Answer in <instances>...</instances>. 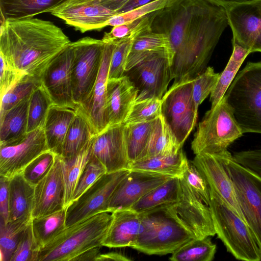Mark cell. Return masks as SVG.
I'll list each match as a JSON object with an SVG mask.
<instances>
[{"instance_id":"obj_1","label":"cell","mask_w":261,"mask_h":261,"mask_svg":"<svg viewBox=\"0 0 261 261\" xmlns=\"http://www.w3.org/2000/svg\"><path fill=\"white\" fill-rule=\"evenodd\" d=\"M228 25L225 8L209 0H173L159 10L151 29L169 40L174 53L172 79L194 78L204 71Z\"/></svg>"},{"instance_id":"obj_2","label":"cell","mask_w":261,"mask_h":261,"mask_svg":"<svg viewBox=\"0 0 261 261\" xmlns=\"http://www.w3.org/2000/svg\"><path fill=\"white\" fill-rule=\"evenodd\" d=\"M71 42L48 20L33 17L1 21L0 55L11 67L40 81L48 66Z\"/></svg>"},{"instance_id":"obj_3","label":"cell","mask_w":261,"mask_h":261,"mask_svg":"<svg viewBox=\"0 0 261 261\" xmlns=\"http://www.w3.org/2000/svg\"><path fill=\"white\" fill-rule=\"evenodd\" d=\"M112 220V213L105 212L66 227L37 251L35 261H73L86 251L102 246Z\"/></svg>"},{"instance_id":"obj_4","label":"cell","mask_w":261,"mask_h":261,"mask_svg":"<svg viewBox=\"0 0 261 261\" xmlns=\"http://www.w3.org/2000/svg\"><path fill=\"white\" fill-rule=\"evenodd\" d=\"M167 206L140 213L141 233L130 248L148 255H163L173 253L196 239Z\"/></svg>"},{"instance_id":"obj_5","label":"cell","mask_w":261,"mask_h":261,"mask_svg":"<svg viewBox=\"0 0 261 261\" xmlns=\"http://www.w3.org/2000/svg\"><path fill=\"white\" fill-rule=\"evenodd\" d=\"M224 96L243 133L261 134V61L248 62Z\"/></svg>"},{"instance_id":"obj_6","label":"cell","mask_w":261,"mask_h":261,"mask_svg":"<svg viewBox=\"0 0 261 261\" xmlns=\"http://www.w3.org/2000/svg\"><path fill=\"white\" fill-rule=\"evenodd\" d=\"M210 194L208 206L216 234L227 251L239 260H261L257 244L245 220L210 189Z\"/></svg>"},{"instance_id":"obj_7","label":"cell","mask_w":261,"mask_h":261,"mask_svg":"<svg viewBox=\"0 0 261 261\" xmlns=\"http://www.w3.org/2000/svg\"><path fill=\"white\" fill-rule=\"evenodd\" d=\"M243 134L224 96L214 108L206 112L199 123L191 149L195 154H219L227 150L228 147Z\"/></svg>"},{"instance_id":"obj_8","label":"cell","mask_w":261,"mask_h":261,"mask_svg":"<svg viewBox=\"0 0 261 261\" xmlns=\"http://www.w3.org/2000/svg\"><path fill=\"white\" fill-rule=\"evenodd\" d=\"M214 155L231 179L243 218L261 254V178L237 163L228 150Z\"/></svg>"},{"instance_id":"obj_9","label":"cell","mask_w":261,"mask_h":261,"mask_svg":"<svg viewBox=\"0 0 261 261\" xmlns=\"http://www.w3.org/2000/svg\"><path fill=\"white\" fill-rule=\"evenodd\" d=\"M193 79L174 81L161 99L162 114L181 147L198 117V108L193 96Z\"/></svg>"},{"instance_id":"obj_10","label":"cell","mask_w":261,"mask_h":261,"mask_svg":"<svg viewBox=\"0 0 261 261\" xmlns=\"http://www.w3.org/2000/svg\"><path fill=\"white\" fill-rule=\"evenodd\" d=\"M71 45L74 53L73 98L80 108L87 102L93 92L100 68L105 43L101 39L86 37L71 42Z\"/></svg>"},{"instance_id":"obj_11","label":"cell","mask_w":261,"mask_h":261,"mask_svg":"<svg viewBox=\"0 0 261 261\" xmlns=\"http://www.w3.org/2000/svg\"><path fill=\"white\" fill-rule=\"evenodd\" d=\"M174 55L171 48L161 49L151 53L125 72L138 90L136 99H162L172 80L171 68Z\"/></svg>"},{"instance_id":"obj_12","label":"cell","mask_w":261,"mask_h":261,"mask_svg":"<svg viewBox=\"0 0 261 261\" xmlns=\"http://www.w3.org/2000/svg\"><path fill=\"white\" fill-rule=\"evenodd\" d=\"M124 169L107 173L66 207V227L99 213L109 212V204L115 189L128 173Z\"/></svg>"},{"instance_id":"obj_13","label":"cell","mask_w":261,"mask_h":261,"mask_svg":"<svg viewBox=\"0 0 261 261\" xmlns=\"http://www.w3.org/2000/svg\"><path fill=\"white\" fill-rule=\"evenodd\" d=\"M178 200L167 206L168 210L196 239L214 236L216 231L208 205L206 204L187 184L179 178Z\"/></svg>"},{"instance_id":"obj_14","label":"cell","mask_w":261,"mask_h":261,"mask_svg":"<svg viewBox=\"0 0 261 261\" xmlns=\"http://www.w3.org/2000/svg\"><path fill=\"white\" fill-rule=\"evenodd\" d=\"M232 33V44L261 53V0L225 8Z\"/></svg>"},{"instance_id":"obj_15","label":"cell","mask_w":261,"mask_h":261,"mask_svg":"<svg viewBox=\"0 0 261 261\" xmlns=\"http://www.w3.org/2000/svg\"><path fill=\"white\" fill-rule=\"evenodd\" d=\"M48 150L43 127L28 133L14 142L0 145V176L10 179L21 173L30 163Z\"/></svg>"},{"instance_id":"obj_16","label":"cell","mask_w":261,"mask_h":261,"mask_svg":"<svg viewBox=\"0 0 261 261\" xmlns=\"http://www.w3.org/2000/svg\"><path fill=\"white\" fill-rule=\"evenodd\" d=\"M73 58V50L70 43L50 63L42 75L41 85L53 105L77 108L73 100L72 93Z\"/></svg>"},{"instance_id":"obj_17","label":"cell","mask_w":261,"mask_h":261,"mask_svg":"<svg viewBox=\"0 0 261 261\" xmlns=\"http://www.w3.org/2000/svg\"><path fill=\"white\" fill-rule=\"evenodd\" d=\"M171 177L159 173L129 170L114 191L109 204V212L130 208L142 197Z\"/></svg>"},{"instance_id":"obj_18","label":"cell","mask_w":261,"mask_h":261,"mask_svg":"<svg viewBox=\"0 0 261 261\" xmlns=\"http://www.w3.org/2000/svg\"><path fill=\"white\" fill-rule=\"evenodd\" d=\"M93 154L107 173L128 169L129 161L124 135V124L108 126L94 137Z\"/></svg>"},{"instance_id":"obj_19","label":"cell","mask_w":261,"mask_h":261,"mask_svg":"<svg viewBox=\"0 0 261 261\" xmlns=\"http://www.w3.org/2000/svg\"><path fill=\"white\" fill-rule=\"evenodd\" d=\"M49 13L82 33L102 29L108 20L117 14L99 1L80 5L63 4Z\"/></svg>"},{"instance_id":"obj_20","label":"cell","mask_w":261,"mask_h":261,"mask_svg":"<svg viewBox=\"0 0 261 261\" xmlns=\"http://www.w3.org/2000/svg\"><path fill=\"white\" fill-rule=\"evenodd\" d=\"M64 194L61 161L60 156L57 155L50 170L35 186L33 218L64 208Z\"/></svg>"},{"instance_id":"obj_21","label":"cell","mask_w":261,"mask_h":261,"mask_svg":"<svg viewBox=\"0 0 261 261\" xmlns=\"http://www.w3.org/2000/svg\"><path fill=\"white\" fill-rule=\"evenodd\" d=\"M192 162L206 181L209 188L244 219L233 182L219 158L214 154L201 153L195 154Z\"/></svg>"},{"instance_id":"obj_22","label":"cell","mask_w":261,"mask_h":261,"mask_svg":"<svg viewBox=\"0 0 261 261\" xmlns=\"http://www.w3.org/2000/svg\"><path fill=\"white\" fill-rule=\"evenodd\" d=\"M115 46V44L105 43L100 68L92 94L83 106L76 109L88 120L96 135L109 126L105 112L106 90Z\"/></svg>"},{"instance_id":"obj_23","label":"cell","mask_w":261,"mask_h":261,"mask_svg":"<svg viewBox=\"0 0 261 261\" xmlns=\"http://www.w3.org/2000/svg\"><path fill=\"white\" fill-rule=\"evenodd\" d=\"M138 92V89L126 75L118 79L108 80L105 112L109 126L124 123Z\"/></svg>"},{"instance_id":"obj_24","label":"cell","mask_w":261,"mask_h":261,"mask_svg":"<svg viewBox=\"0 0 261 261\" xmlns=\"http://www.w3.org/2000/svg\"><path fill=\"white\" fill-rule=\"evenodd\" d=\"M112 213V220L102 246L109 248L131 247L142 229L141 217L130 208L117 210Z\"/></svg>"},{"instance_id":"obj_25","label":"cell","mask_w":261,"mask_h":261,"mask_svg":"<svg viewBox=\"0 0 261 261\" xmlns=\"http://www.w3.org/2000/svg\"><path fill=\"white\" fill-rule=\"evenodd\" d=\"M35 186L28 182L21 173L10 179V206L8 222L28 225L32 221Z\"/></svg>"},{"instance_id":"obj_26","label":"cell","mask_w":261,"mask_h":261,"mask_svg":"<svg viewBox=\"0 0 261 261\" xmlns=\"http://www.w3.org/2000/svg\"><path fill=\"white\" fill-rule=\"evenodd\" d=\"M77 112L76 109L52 104L47 114L43 130L48 149L61 155L69 127Z\"/></svg>"},{"instance_id":"obj_27","label":"cell","mask_w":261,"mask_h":261,"mask_svg":"<svg viewBox=\"0 0 261 261\" xmlns=\"http://www.w3.org/2000/svg\"><path fill=\"white\" fill-rule=\"evenodd\" d=\"M30 95L14 106L0 118V145L14 142L27 134Z\"/></svg>"},{"instance_id":"obj_28","label":"cell","mask_w":261,"mask_h":261,"mask_svg":"<svg viewBox=\"0 0 261 261\" xmlns=\"http://www.w3.org/2000/svg\"><path fill=\"white\" fill-rule=\"evenodd\" d=\"M68 0H0L1 21L33 18L49 12Z\"/></svg>"},{"instance_id":"obj_29","label":"cell","mask_w":261,"mask_h":261,"mask_svg":"<svg viewBox=\"0 0 261 261\" xmlns=\"http://www.w3.org/2000/svg\"><path fill=\"white\" fill-rule=\"evenodd\" d=\"M188 160L181 148L177 153L139 160L129 165V170H138L181 178Z\"/></svg>"},{"instance_id":"obj_30","label":"cell","mask_w":261,"mask_h":261,"mask_svg":"<svg viewBox=\"0 0 261 261\" xmlns=\"http://www.w3.org/2000/svg\"><path fill=\"white\" fill-rule=\"evenodd\" d=\"M94 137L76 155L68 158L60 156L65 188L64 208L72 202L73 195L80 177L93 155Z\"/></svg>"},{"instance_id":"obj_31","label":"cell","mask_w":261,"mask_h":261,"mask_svg":"<svg viewBox=\"0 0 261 261\" xmlns=\"http://www.w3.org/2000/svg\"><path fill=\"white\" fill-rule=\"evenodd\" d=\"M179 192V178H170L147 193L130 209L141 213L174 204L178 200Z\"/></svg>"},{"instance_id":"obj_32","label":"cell","mask_w":261,"mask_h":261,"mask_svg":"<svg viewBox=\"0 0 261 261\" xmlns=\"http://www.w3.org/2000/svg\"><path fill=\"white\" fill-rule=\"evenodd\" d=\"M155 121V119L124 124V135L130 164L145 157Z\"/></svg>"},{"instance_id":"obj_33","label":"cell","mask_w":261,"mask_h":261,"mask_svg":"<svg viewBox=\"0 0 261 261\" xmlns=\"http://www.w3.org/2000/svg\"><path fill=\"white\" fill-rule=\"evenodd\" d=\"M164 48H171L168 37L162 33L148 31L135 37L127 57L125 72L151 53Z\"/></svg>"},{"instance_id":"obj_34","label":"cell","mask_w":261,"mask_h":261,"mask_svg":"<svg viewBox=\"0 0 261 261\" xmlns=\"http://www.w3.org/2000/svg\"><path fill=\"white\" fill-rule=\"evenodd\" d=\"M95 135L96 134L88 120L77 110L66 135L60 156L68 158L76 155Z\"/></svg>"},{"instance_id":"obj_35","label":"cell","mask_w":261,"mask_h":261,"mask_svg":"<svg viewBox=\"0 0 261 261\" xmlns=\"http://www.w3.org/2000/svg\"><path fill=\"white\" fill-rule=\"evenodd\" d=\"M66 208H63L32 219V228L37 251L66 227Z\"/></svg>"},{"instance_id":"obj_36","label":"cell","mask_w":261,"mask_h":261,"mask_svg":"<svg viewBox=\"0 0 261 261\" xmlns=\"http://www.w3.org/2000/svg\"><path fill=\"white\" fill-rule=\"evenodd\" d=\"M181 148L182 147L161 114L155 119L149 146L143 159L174 154Z\"/></svg>"},{"instance_id":"obj_37","label":"cell","mask_w":261,"mask_h":261,"mask_svg":"<svg viewBox=\"0 0 261 261\" xmlns=\"http://www.w3.org/2000/svg\"><path fill=\"white\" fill-rule=\"evenodd\" d=\"M233 50L224 70L220 73L218 80L210 94L211 108H214L224 96L235 78L242 64L250 51L237 44H232Z\"/></svg>"},{"instance_id":"obj_38","label":"cell","mask_w":261,"mask_h":261,"mask_svg":"<svg viewBox=\"0 0 261 261\" xmlns=\"http://www.w3.org/2000/svg\"><path fill=\"white\" fill-rule=\"evenodd\" d=\"M216 245L209 237L194 239L172 253L171 261H211L216 252Z\"/></svg>"},{"instance_id":"obj_39","label":"cell","mask_w":261,"mask_h":261,"mask_svg":"<svg viewBox=\"0 0 261 261\" xmlns=\"http://www.w3.org/2000/svg\"><path fill=\"white\" fill-rule=\"evenodd\" d=\"M52 104L50 97L41 84L30 96L27 133L43 127L48 111Z\"/></svg>"},{"instance_id":"obj_40","label":"cell","mask_w":261,"mask_h":261,"mask_svg":"<svg viewBox=\"0 0 261 261\" xmlns=\"http://www.w3.org/2000/svg\"><path fill=\"white\" fill-rule=\"evenodd\" d=\"M158 11L151 12L137 19L113 27L109 32L104 34L101 40L104 43L116 44L126 37L140 35L151 31V24Z\"/></svg>"},{"instance_id":"obj_41","label":"cell","mask_w":261,"mask_h":261,"mask_svg":"<svg viewBox=\"0 0 261 261\" xmlns=\"http://www.w3.org/2000/svg\"><path fill=\"white\" fill-rule=\"evenodd\" d=\"M162 114L161 99H136L123 124L137 123L156 119Z\"/></svg>"},{"instance_id":"obj_42","label":"cell","mask_w":261,"mask_h":261,"mask_svg":"<svg viewBox=\"0 0 261 261\" xmlns=\"http://www.w3.org/2000/svg\"><path fill=\"white\" fill-rule=\"evenodd\" d=\"M41 81L25 76L1 98L0 118L7 111L21 100L29 96Z\"/></svg>"},{"instance_id":"obj_43","label":"cell","mask_w":261,"mask_h":261,"mask_svg":"<svg viewBox=\"0 0 261 261\" xmlns=\"http://www.w3.org/2000/svg\"><path fill=\"white\" fill-rule=\"evenodd\" d=\"M28 225L0 222L1 260L10 261L21 235Z\"/></svg>"},{"instance_id":"obj_44","label":"cell","mask_w":261,"mask_h":261,"mask_svg":"<svg viewBox=\"0 0 261 261\" xmlns=\"http://www.w3.org/2000/svg\"><path fill=\"white\" fill-rule=\"evenodd\" d=\"M137 35L126 37L115 44L111 59L108 79H118L124 75L127 57L133 40Z\"/></svg>"},{"instance_id":"obj_45","label":"cell","mask_w":261,"mask_h":261,"mask_svg":"<svg viewBox=\"0 0 261 261\" xmlns=\"http://www.w3.org/2000/svg\"><path fill=\"white\" fill-rule=\"evenodd\" d=\"M57 155L50 150L43 152L26 167L21 173L22 176L28 182L35 186L50 170Z\"/></svg>"},{"instance_id":"obj_46","label":"cell","mask_w":261,"mask_h":261,"mask_svg":"<svg viewBox=\"0 0 261 261\" xmlns=\"http://www.w3.org/2000/svg\"><path fill=\"white\" fill-rule=\"evenodd\" d=\"M107 173V170L104 165L93 154L80 177L73 195L72 201L80 197L99 178Z\"/></svg>"},{"instance_id":"obj_47","label":"cell","mask_w":261,"mask_h":261,"mask_svg":"<svg viewBox=\"0 0 261 261\" xmlns=\"http://www.w3.org/2000/svg\"><path fill=\"white\" fill-rule=\"evenodd\" d=\"M220 73H216L212 67L193 79V96L197 108L211 94L219 77Z\"/></svg>"},{"instance_id":"obj_48","label":"cell","mask_w":261,"mask_h":261,"mask_svg":"<svg viewBox=\"0 0 261 261\" xmlns=\"http://www.w3.org/2000/svg\"><path fill=\"white\" fill-rule=\"evenodd\" d=\"M173 0H158L140 6L130 11L116 14L107 21V26L115 27L143 17L169 5Z\"/></svg>"},{"instance_id":"obj_49","label":"cell","mask_w":261,"mask_h":261,"mask_svg":"<svg viewBox=\"0 0 261 261\" xmlns=\"http://www.w3.org/2000/svg\"><path fill=\"white\" fill-rule=\"evenodd\" d=\"M193 191L207 205L210 202V188L199 170L192 161H188L182 176Z\"/></svg>"},{"instance_id":"obj_50","label":"cell","mask_w":261,"mask_h":261,"mask_svg":"<svg viewBox=\"0 0 261 261\" xmlns=\"http://www.w3.org/2000/svg\"><path fill=\"white\" fill-rule=\"evenodd\" d=\"M31 222L23 231L16 250L10 261H35L37 251L35 244Z\"/></svg>"},{"instance_id":"obj_51","label":"cell","mask_w":261,"mask_h":261,"mask_svg":"<svg viewBox=\"0 0 261 261\" xmlns=\"http://www.w3.org/2000/svg\"><path fill=\"white\" fill-rule=\"evenodd\" d=\"M0 94L1 98L26 75L9 65L1 55H0Z\"/></svg>"},{"instance_id":"obj_52","label":"cell","mask_w":261,"mask_h":261,"mask_svg":"<svg viewBox=\"0 0 261 261\" xmlns=\"http://www.w3.org/2000/svg\"><path fill=\"white\" fill-rule=\"evenodd\" d=\"M234 160L261 178V148L236 152Z\"/></svg>"},{"instance_id":"obj_53","label":"cell","mask_w":261,"mask_h":261,"mask_svg":"<svg viewBox=\"0 0 261 261\" xmlns=\"http://www.w3.org/2000/svg\"><path fill=\"white\" fill-rule=\"evenodd\" d=\"M10 179L0 176V222L7 224L9 221Z\"/></svg>"},{"instance_id":"obj_54","label":"cell","mask_w":261,"mask_h":261,"mask_svg":"<svg viewBox=\"0 0 261 261\" xmlns=\"http://www.w3.org/2000/svg\"><path fill=\"white\" fill-rule=\"evenodd\" d=\"M132 259L121 253L110 252L101 253L98 255L96 261L115 260V261H130Z\"/></svg>"},{"instance_id":"obj_55","label":"cell","mask_w":261,"mask_h":261,"mask_svg":"<svg viewBox=\"0 0 261 261\" xmlns=\"http://www.w3.org/2000/svg\"><path fill=\"white\" fill-rule=\"evenodd\" d=\"M97 247L89 249L81 254L79 255L73 259V261L75 260H94L96 261V258L100 254L99 248Z\"/></svg>"},{"instance_id":"obj_56","label":"cell","mask_w":261,"mask_h":261,"mask_svg":"<svg viewBox=\"0 0 261 261\" xmlns=\"http://www.w3.org/2000/svg\"><path fill=\"white\" fill-rule=\"evenodd\" d=\"M155 1L158 0H129L117 12V14L130 11Z\"/></svg>"},{"instance_id":"obj_57","label":"cell","mask_w":261,"mask_h":261,"mask_svg":"<svg viewBox=\"0 0 261 261\" xmlns=\"http://www.w3.org/2000/svg\"><path fill=\"white\" fill-rule=\"evenodd\" d=\"M129 0H99L100 4L113 11L117 12Z\"/></svg>"},{"instance_id":"obj_58","label":"cell","mask_w":261,"mask_h":261,"mask_svg":"<svg viewBox=\"0 0 261 261\" xmlns=\"http://www.w3.org/2000/svg\"><path fill=\"white\" fill-rule=\"evenodd\" d=\"M213 3L225 8L231 5L246 3L253 2L256 0H209Z\"/></svg>"},{"instance_id":"obj_59","label":"cell","mask_w":261,"mask_h":261,"mask_svg":"<svg viewBox=\"0 0 261 261\" xmlns=\"http://www.w3.org/2000/svg\"><path fill=\"white\" fill-rule=\"evenodd\" d=\"M98 1L99 0H68L64 4L66 5H80Z\"/></svg>"}]
</instances>
